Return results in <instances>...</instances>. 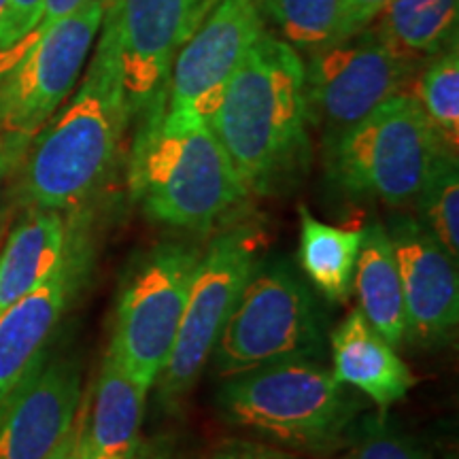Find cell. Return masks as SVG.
Segmentation results:
<instances>
[{"label":"cell","instance_id":"1","mask_svg":"<svg viewBox=\"0 0 459 459\" xmlns=\"http://www.w3.org/2000/svg\"><path fill=\"white\" fill-rule=\"evenodd\" d=\"M130 122L117 37L105 11L83 82L60 115L37 132L15 172L17 204L56 211L88 206L113 179Z\"/></svg>","mask_w":459,"mask_h":459},{"label":"cell","instance_id":"2","mask_svg":"<svg viewBox=\"0 0 459 459\" xmlns=\"http://www.w3.org/2000/svg\"><path fill=\"white\" fill-rule=\"evenodd\" d=\"M209 126L249 196L296 186L311 162L302 56L264 30L230 79Z\"/></svg>","mask_w":459,"mask_h":459},{"label":"cell","instance_id":"3","mask_svg":"<svg viewBox=\"0 0 459 459\" xmlns=\"http://www.w3.org/2000/svg\"><path fill=\"white\" fill-rule=\"evenodd\" d=\"M160 102L136 119L128 153L130 196L149 220L183 232L226 228L249 192L209 122L164 111Z\"/></svg>","mask_w":459,"mask_h":459},{"label":"cell","instance_id":"4","mask_svg":"<svg viewBox=\"0 0 459 459\" xmlns=\"http://www.w3.org/2000/svg\"><path fill=\"white\" fill-rule=\"evenodd\" d=\"M217 409L287 451L330 455L344 449L364 404L317 359H294L228 377Z\"/></svg>","mask_w":459,"mask_h":459},{"label":"cell","instance_id":"5","mask_svg":"<svg viewBox=\"0 0 459 459\" xmlns=\"http://www.w3.org/2000/svg\"><path fill=\"white\" fill-rule=\"evenodd\" d=\"M446 152L451 149L415 94L402 91L325 143V175L347 198L402 209L415 203L434 162Z\"/></svg>","mask_w":459,"mask_h":459},{"label":"cell","instance_id":"6","mask_svg":"<svg viewBox=\"0 0 459 459\" xmlns=\"http://www.w3.org/2000/svg\"><path fill=\"white\" fill-rule=\"evenodd\" d=\"M325 319L313 290L285 257H257L213 349L217 377L294 359H319Z\"/></svg>","mask_w":459,"mask_h":459},{"label":"cell","instance_id":"7","mask_svg":"<svg viewBox=\"0 0 459 459\" xmlns=\"http://www.w3.org/2000/svg\"><path fill=\"white\" fill-rule=\"evenodd\" d=\"M203 249L181 240L153 245L130 264L119 287L107 351L147 392L175 347Z\"/></svg>","mask_w":459,"mask_h":459},{"label":"cell","instance_id":"8","mask_svg":"<svg viewBox=\"0 0 459 459\" xmlns=\"http://www.w3.org/2000/svg\"><path fill=\"white\" fill-rule=\"evenodd\" d=\"M308 128L334 141L415 82L423 60L400 54L372 26L302 56Z\"/></svg>","mask_w":459,"mask_h":459},{"label":"cell","instance_id":"9","mask_svg":"<svg viewBox=\"0 0 459 459\" xmlns=\"http://www.w3.org/2000/svg\"><path fill=\"white\" fill-rule=\"evenodd\" d=\"M264 232L255 223L226 226L203 249L166 368L156 381L158 400L177 409L211 361L215 342L260 257Z\"/></svg>","mask_w":459,"mask_h":459},{"label":"cell","instance_id":"10","mask_svg":"<svg viewBox=\"0 0 459 459\" xmlns=\"http://www.w3.org/2000/svg\"><path fill=\"white\" fill-rule=\"evenodd\" d=\"M108 0H85L0 77V132L37 134L79 82Z\"/></svg>","mask_w":459,"mask_h":459},{"label":"cell","instance_id":"11","mask_svg":"<svg viewBox=\"0 0 459 459\" xmlns=\"http://www.w3.org/2000/svg\"><path fill=\"white\" fill-rule=\"evenodd\" d=\"M215 0H108L132 119L166 100L172 62Z\"/></svg>","mask_w":459,"mask_h":459},{"label":"cell","instance_id":"12","mask_svg":"<svg viewBox=\"0 0 459 459\" xmlns=\"http://www.w3.org/2000/svg\"><path fill=\"white\" fill-rule=\"evenodd\" d=\"M264 30L255 0H215L172 62L164 111L194 113L209 122L230 79Z\"/></svg>","mask_w":459,"mask_h":459},{"label":"cell","instance_id":"13","mask_svg":"<svg viewBox=\"0 0 459 459\" xmlns=\"http://www.w3.org/2000/svg\"><path fill=\"white\" fill-rule=\"evenodd\" d=\"M385 228L402 279L406 341L421 349L445 347L459 324L457 260L417 217L392 215Z\"/></svg>","mask_w":459,"mask_h":459},{"label":"cell","instance_id":"14","mask_svg":"<svg viewBox=\"0 0 459 459\" xmlns=\"http://www.w3.org/2000/svg\"><path fill=\"white\" fill-rule=\"evenodd\" d=\"M82 364L48 355L0 404V459H51L77 421Z\"/></svg>","mask_w":459,"mask_h":459},{"label":"cell","instance_id":"15","mask_svg":"<svg viewBox=\"0 0 459 459\" xmlns=\"http://www.w3.org/2000/svg\"><path fill=\"white\" fill-rule=\"evenodd\" d=\"M90 268L91 238L88 228L73 245L62 266L43 285L0 313V404L48 355L51 338L83 290Z\"/></svg>","mask_w":459,"mask_h":459},{"label":"cell","instance_id":"16","mask_svg":"<svg viewBox=\"0 0 459 459\" xmlns=\"http://www.w3.org/2000/svg\"><path fill=\"white\" fill-rule=\"evenodd\" d=\"M90 221L88 206L74 211L26 209L0 251V313L62 266Z\"/></svg>","mask_w":459,"mask_h":459},{"label":"cell","instance_id":"17","mask_svg":"<svg viewBox=\"0 0 459 459\" xmlns=\"http://www.w3.org/2000/svg\"><path fill=\"white\" fill-rule=\"evenodd\" d=\"M332 375L344 387L366 395L378 411L387 412L415 387L417 378L359 308H355L330 334Z\"/></svg>","mask_w":459,"mask_h":459},{"label":"cell","instance_id":"18","mask_svg":"<svg viewBox=\"0 0 459 459\" xmlns=\"http://www.w3.org/2000/svg\"><path fill=\"white\" fill-rule=\"evenodd\" d=\"M147 395V389L107 351L91 385V398L82 402L77 415L83 443L105 459H134L143 443Z\"/></svg>","mask_w":459,"mask_h":459},{"label":"cell","instance_id":"19","mask_svg":"<svg viewBox=\"0 0 459 459\" xmlns=\"http://www.w3.org/2000/svg\"><path fill=\"white\" fill-rule=\"evenodd\" d=\"M353 291L359 311L394 347L406 342V308L402 279L385 223L370 221L361 230Z\"/></svg>","mask_w":459,"mask_h":459},{"label":"cell","instance_id":"20","mask_svg":"<svg viewBox=\"0 0 459 459\" xmlns=\"http://www.w3.org/2000/svg\"><path fill=\"white\" fill-rule=\"evenodd\" d=\"M300 215V249L298 262L308 283L328 302L342 304L353 294L355 262H358L361 230L330 226L317 220L307 204L298 206Z\"/></svg>","mask_w":459,"mask_h":459},{"label":"cell","instance_id":"21","mask_svg":"<svg viewBox=\"0 0 459 459\" xmlns=\"http://www.w3.org/2000/svg\"><path fill=\"white\" fill-rule=\"evenodd\" d=\"M459 0H394L372 28L400 54L423 60L457 41Z\"/></svg>","mask_w":459,"mask_h":459},{"label":"cell","instance_id":"22","mask_svg":"<svg viewBox=\"0 0 459 459\" xmlns=\"http://www.w3.org/2000/svg\"><path fill=\"white\" fill-rule=\"evenodd\" d=\"M264 28L300 56L336 41L342 0H255Z\"/></svg>","mask_w":459,"mask_h":459},{"label":"cell","instance_id":"23","mask_svg":"<svg viewBox=\"0 0 459 459\" xmlns=\"http://www.w3.org/2000/svg\"><path fill=\"white\" fill-rule=\"evenodd\" d=\"M417 220L443 245L453 260L459 257V169L457 153L436 160L415 203Z\"/></svg>","mask_w":459,"mask_h":459},{"label":"cell","instance_id":"24","mask_svg":"<svg viewBox=\"0 0 459 459\" xmlns=\"http://www.w3.org/2000/svg\"><path fill=\"white\" fill-rule=\"evenodd\" d=\"M445 145L457 153L459 145V51L457 41L429 57L412 91Z\"/></svg>","mask_w":459,"mask_h":459},{"label":"cell","instance_id":"25","mask_svg":"<svg viewBox=\"0 0 459 459\" xmlns=\"http://www.w3.org/2000/svg\"><path fill=\"white\" fill-rule=\"evenodd\" d=\"M344 449V459H432L415 436L395 426L383 411L359 417Z\"/></svg>","mask_w":459,"mask_h":459},{"label":"cell","instance_id":"26","mask_svg":"<svg viewBox=\"0 0 459 459\" xmlns=\"http://www.w3.org/2000/svg\"><path fill=\"white\" fill-rule=\"evenodd\" d=\"M83 3L85 0H43L41 15H39L32 30L28 32L22 41H17L13 48H9L7 51H0V77H3V74L7 73L9 68L32 48V45H37L39 39H43L57 22H62L65 17L74 13Z\"/></svg>","mask_w":459,"mask_h":459},{"label":"cell","instance_id":"27","mask_svg":"<svg viewBox=\"0 0 459 459\" xmlns=\"http://www.w3.org/2000/svg\"><path fill=\"white\" fill-rule=\"evenodd\" d=\"M41 9L43 0H7V7L0 17V51L13 48L32 30Z\"/></svg>","mask_w":459,"mask_h":459},{"label":"cell","instance_id":"28","mask_svg":"<svg viewBox=\"0 0 459 459\" xmlns=\"http://www.w3.org/2000/svg\"><path fill=\"white\" fill-rule=\"evenodd\" d=\"M209 459H302V457L291 451L279 449V446L255 443V440L228 438L211 451Z\"/></svg>","mask_w":459,"mask_h":459},{"label":"cell","instance_id":"29","mask_svg":"<svg viewBox=\"0 0 459 459\" xmlns=\"http://www.w3.org/2000/svg\"><path fill=\"white\" fill-rule=\"evenodd\" d=\"M389 3H394V0H342L336 41L370 26L385 11Z\"/></svg>","mask_w":459,"mask_h":459},{"label":"cell","instance_id":"30","mask_svg":"<svg viewBox=\"0 0 459 459\" xmlns=\"http://www.w3.org/2000/svg\"><path fill=\"white\" fill-rule=\"evenodd\" d=\"M34 136L32 132H0V192L24 162Z\"/></svg>","mask_w":459,"mask_h":459},{"label":"cell","instance_id":"31","mask_svg":"<svg viewBox=\"0 0 459 459\" xmlns=\"http://www.w3.org/2000/svg\"><path fill=\"white\" fill-rule=\"evenodd\" d=\"M51 459H105V457H100L99 453H94L88 445L83 443L82 432H79L77 421H74V426L71 432H68L65 443L60 445V449L54 453V457Z\"/></svg>","mask_w":459,"mask_h":459},{"label":"cell","instance_id":"32","mask_svg":"<svg viewBox=\"0 0 459 459\" xmlns=\"http://www.w3.org/2000/svg\"><path fill=\"white\" fill-rule=\"evenodd\" d=\"M134 459H179V451H177L175 440L169 436H156V438L143 440Z\"/></svg>","mask_w":459,"mask_h":459},{"label":"cell","instance_id":"33","mask_svg":"<svg viewBox=\"0 0 459 459\" xmlns=\"http://www.w3.org/2000/svg\"><path fill=\"white\" fill-rule=\"evenodd\" d=\"M4 7H7V0H0V17L4 13Z\"/></svg>","mask_w":459,"mask_h":459},{"label":"cell","instance_id":"34","mask_svg":"<svg viewBox=\"0 0 459 459\" xmlns=\"http://www.w3.org/2000/svg\"><path fill=\"white\" fill-rule=\"evenodd\" d=\"M440 459H457L455 453H446V455H443Z\"/></svg>","mask_w":459,"mask_h":459}]
</instances>
